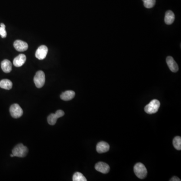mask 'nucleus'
Returning <instances> with one entry per match:
<instances>
[{
    "label": "nucleus",
    "mask_w": 181,
    "mask_h": 181,
    "mask_svg": "<svg viewBox=\"0 0 181 181\" xmlns=\"http://www.w3.org/2000/svg\"><path fill=\"white\" fill-rule=\"evenodd\" d=\"M28 152V149L26 146H24L23 144L20 143L15 146L13 149L12 154L14 157L24 158L26 157L27 153Z\"/></svg>",
    "instance_id": "nucleus-1"
},
{
    "label": "nucleus",
    "mask_w": 181,
    "mask_h": 181,
    "mask_svg": "<svg viewBox=\"0 0 181 181\" xmlns=\"http://www.w3.org/2000/svg\"><path fill=\"white\" fill-rule=\"evenodd\" d=\"M134 172L138 178L143 179L146 177L147 171L145 165L141 162L137 163L134 166Z\"/></svg>",
    "instance_id": "nucleus-2"
},
{
    "label": "nucleus",
    "mask_w": 181,
    "mask_h": 181,
    "mask_svg": "<svg viewBox=\"0 0 181 181\" xmlns=\"http://www.w3.org/2000/svg\"><path fill=\"white\" fill-rule=\"evenodd\" d=\"M160 107V101L157 99H154L145 107V111L149 114H153L158 112Z\"/></svg>",
    "instance_id": "nucleus-3"
},
{
    "label": "nucleus",
    "mask_w": 181,
    "mask_h": 181,
    "mask_svg": "<svg viewBox=\"0 0 181 181\" xmlns=\"http://www.w3.org/2000/svg\"><path fill=\"white\" fill-rule=\"evenodd\" d=\"M34 82L37 88H42L45 82V76L43 71L39 70L37 72L34 78Z\"/></svg>",
    "instance_id": "nucleus-4"
},
{
    "label": "nucleus",
    "mask_w": 181,
    "mask_h": 181,
    "mask_svg": "<svg viewBox=\"0 0 181 181\" xmlns=\"http://www.w3.org/2000/svg\"><path fill=\"white\" fill-rule=\"evenodd\" d=\"M10 112L14 118H19L22 116L23 113V110L17 104H14L11 106Z\"/></svg>",
    "instance_id": "nucleus-5"
},
{
    "label": "nucleus",
    "mask_w": 181,
    "mask_h": 181,
    "mask_svg": "<svg viewBox=\"0 0 181 181\" xmlns=\"http://www.w3.org/2000/svg\"><path fill=\"white\" fill-rule=\"evenodd\" d=\"M65 115V112L61 110H58L55 114H50L48 117V121L49 124L53 125L56 124L57 120Z\"/></svg>",
    "instance_id": "nucleus-6"
},
{
    "label": "nucleus",
    "mask_w": 181,
    "mask_h": 181,
    "mask_svg": "<svg viewBox=\"0 0 181 181\" xmlns=\"http://www.w3.org/2000/svg\"><path fill=\"white\" fill-rule=\"evenodd\" d=\"M48 53V48L45 45H41L37 49L35 56L38 60H42L46 57Z\"/></svg>",
    "instance_id": "nucleus-7"
},
{
    "label": "nucleus",
    "mask_w": 181,
    "mask_h": 181,
    "mask_svg": "<svg viewBox=\"0 0 181 181\" xmlns=\"http://www.w3.org/2000/svg\"><path fill=\"white\" fill-rule=\"evenodd\" d=\"M14 47L18 52H23L27 50L28 48V45L23 41L17 40L14 43Z\"/></svg>",
    "instance_id": "nucleus-8"
},
{
    "label": "nucleus",
    "mask_w": 181,
    "mask_h": 181,
    "mask_svg": "<svg viewBox=\"0 0 181 181\" xmlns=\"http://www.w3.org/2000/svg\"><path fill=\"white\" fill-rule=\"evenodd\" d=\"M166 62L169 69L172 72L176 73L178 71V65L175 61L174 60L173 57H170V56L167 57L166 58Z\"/></svg>",
    "instance_id": "nucleus-9"
},
{
    "label": "nucleus",
    "mask_w": 181,
    "mask_h": 181,
    "mask_svg": "<svg viewBox=\"0 0 181 181\" xmlns=\"http://www.w3.org/2000/svg\"><path fill=\"white\" fill-rule=\"evenodd\" d=\"M95 168L97 171L103 174H107L110 170L109 166L104 162H98L95 165Z\"/></svg>",
    "instance_id": "nucleus-10"
},
{
    "label": "nucleus",
    "mask_w": 181,
    "mask_h": 181,
    "mask_svg": "<svg viewBox=\"0 0 181 181\" xmlns=\"http://www.w3.org/2000/svg\"><path fill=\"white\" fill-rule=\"evenodd\" d=\"M110 146L109 144L105 141H101L98 143L96 146V150L98 153L102 154V153H106L109 150Z\"/></svg>",
    "instance_id": "nucleus-11"
},
{
    "label": "nucleus",
    "mask_w": 181,
    "mask_h": 181,
    "mask_svg": "<svg viewBox=\"0 0 181 181\" xmlns=\"http://www.w3.org/2000/svg\"><path fill=\"white\" fill-rule=\"evenodd\" d=\"M26 57L25 54H20L16 57L13 61V64L16 67L22 66L26 61Z\"/></svg>",
    "instance_id": "nucleus-12"
},
{
    "label": "nucleus",
    "mask_w": 181,
    "mask_h": 181,
    "mask_svg": "<svg viewBox=\"0 0 181 181\" xmlns=\"http://www.w3.org/2000/svg\"><path fill=\"white\" fill-rule=\"evenodd\" d=\"M1 68L3 72L5 73H9L12 69V65L10 61L5 60L1 62Z\"/></svg>",
    "instance_id": "nucleus-13"
},
{
    "label": "nucleus",
    "mask_w": 181,
    "mask_h": 181,
    "mask_svg": "<svg viewBox=\"0 0 181 181\" xmlns=\"http://www.w3.org/2000/svg\"><path fill=\"white\" fill-rule=\"evenodd\" d=\"M175 16L173 11L168 10L166 11L165 14V23L167 25H171L174 22Z\"/></svg>",
    "instance_id": "nucleus-14"
},
{
    "label": "nucleus",
    "mask_w": 181,
    "mask_h": 181,
    "mask_svg": "<svg viewBox=\"0 0 181 181\" xmlns=\"http://www.w3.org/2000/svg\"><path fill=\"white\" fill-rule=\"evenodd\" d=\"M75 96V92L73 90H66L62 93L61 95V98L64 101H69L73 99Z\"/></svg>",
    "instance_id": "nucleus-15"
},
{
    "label": "nucleus",
    "mask_w": 181,
    "mask_h": 181,
    "mask_svg": "<svg viewBox=\"0 0 181 181\" xmlns=\"http://www.w3.org/2000/svg\"><path fill=\"white\" fill-rule=\"evenodd\" d=\"M13 84L10 80L4 79L0 81V87L5 90H10L12 89Z\"/></svg>",
    "instance_id": "nucleus-16"
},
{
    "label": "nucleus",
    "mask_w": 181,
    "mask_h": 181,
    "mask_svg": "<svg viewBox=\"0 0 181 181\" xmlns=\"http://www.w3.org/2000/svg\"><path fill=\"white\" fill-rule=\"evenodd\" d=\"M73 181H86L87 180L82 173H80V172H76V173H74V175H73Z\"/></svg>",
    "instance_id": "nucleus-17"
},
{
    "label": "nucleus",
    "mask_w": 181,
    "mask_h": 181,
    "mask_svg": "<svg viewBox=\"0 0 181 181\" xmlns=\"http://www.w3.org/2000/svg\"><path fill=\"white\" fill-rule=\"evenodd\" d=\"M173 145L177 150H181V137H176L173 140Z\"/></svg>",
    "instance_id": "nucleus-18"
},
{
    "label": "nucleus",
    "mask_w": 181,
    "mask_h": 181,
    "mask_svg": "<svg viewBox=\"0 0 181 181\" xmlns=\"http://www.w3.org/2000/svg\"><path fill=\"white\" fill-rule=\"evenodd\" d=\"M143 4L146 8H152L155 4V0H142Z\"/></svg>",
    "instance_id": "nucleus-19"
},
{
    "label": "nucleus",
    "mask_w": 181,
    "mask_h": 181,
    "mask_svg": "<svg viewBox=\"0 0 181 181\" xmlns=\"http://www.w3.org/2000/svg\"><path fill=\"white\" fill-rule=\"evenodd\" d=\"M0 36L3 38L7 36V32L6 31L5 28L0 27Z\"/></svg>",
    "instance_id": "nucleus-20"
},
{
    "label": "nucleus",
    "mask_w": 181,
    "mask_h": 181,
    "mask_svg": "<svg viewBox=\"0 0 181 181\" xmlns=\"http://www.w3.org/2000/svg\"><path fill=\"white\" fill-rule=\"evenodd\" d=\"M170 181H180L181 180H180V179L178 178V177H176V176H174V177H173L170 180Z\"/></svg>",
    "instance_id": "nucleus-21"
},
{
    "label": "nucleus",
    "mask_w": 181,
    "mask_h": 181,
    "mask_svg": "<svg viewBox=\"0 0 181 181\" xmlns=\"http://www.w3.org/2000/svg\"><path fill=\"white\" fill-rule=\"evenodd\" d=\"M0 25H1V27H4V28H6L5 25L4 24H3V23H1Z\"/></svg>",
    "instance_id": "nucleus-22"
},
{
    "label": "nucleus",
    "mask_w": 181,
    "mask_h": 181,
    "mask_svg": "<svg viewBox=\"0 0 181 181\" xmlns=\"http://www.w3.org/2000/svg\"><path fill=\"white\" fill-rule=\"evenodd\" d=\"M10 157H13V154H11V155H10Z\"/></svg>",
    "instance_id": "nucleus-23"
}]
</instances>
